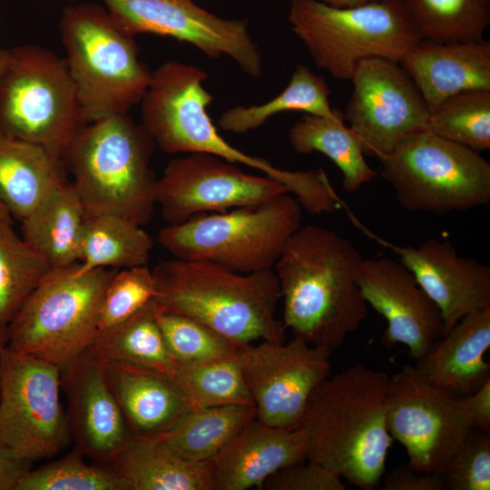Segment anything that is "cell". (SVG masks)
Listing matches in <instances>:
<instances>
[{"mask_svg":"<svg viewBox=\"0 0 490 490\" xmlns=\"http://www.w3.org/2000/svg\"><path fill=\"white\" fill-rule=\"evenodd\" d=\"M353 242L317 225L300 226L273 270L283 299V326L306 343L333 352L367 318Z\"/></svg>","mask_w":490,"mask_h":490,"instance_id":"obj_1","label":"cell"},{"mask_svg":"<svg viewBox=\"0 0 490 490\" xmlns=\"http://www.w3.org/2000/svg\"><path fill=\"white\" fill-rule=\"evenodd\" d=\"M389 377L357 363L313 392L299 425L307 460L363 490L380 485L394 439L386 418Z\"/></svg>","mask_w":490,"mask_h":490,"instance_id":"obj_2","label":"cell"},{"mask_svg":"<svg viewBox=\"0 0 490 490\" xmlns=\"http://www.w3.org/2000/svg\"><path fill=\"white\" fill-rule=\"evenodd\" d=\"M160 309L204 323L244 346L285 341L275 317L280 296L274 270L240 273L207 260L171 259L152 270Z\"/></svg>","mask_w":490,"mask_h":490,"instance_id":"obj_3","label":"cell"},{"mask_svg":"<svg viewBox=\"0 0 490 490\" xmlns=\"http://www.w3.org/2000/svg\"><path fill=\"white\" fill-rule=\"evenodd\" d=\"M155 146L128 113L98 119L80 130L63 162L86 218L113 214L141 227L151 221L158 180L151 168Z\"/></svg>","mask_w":490,"mask_h":490,"instance_id":"obj_4","label":"cell"},{"mask_svg":"<svg viewBox=\"0 0 490 490\" xmlns=\"http://www.w3.org/2000/svg\"><path fill=\"white\" fill-rule=\"evenodd\" d=\"M59 30L87 122L128 113L141 103L152 72L139 58L134 36L106 8L91 3L68 6Z\"/></svg>","mask_w":490,"mask_h":490,"instance_id":"obj_5","label":"cell"},{"mask_svg":"<svg viewBox=\"0 0 490 490\" xmlns=\"http://www.w3.org/2000/svg\"><path fill=\"white\" fill-rule=\"evenodd\" d=\"M302 207L289 192L263 203L202 213L162 229L158 241L173 258L207 260L240 273L273 270L301 226Z\"/></svg>","mask_w":490,"mask_h":490,"instance_id":"obj_6","label":"cell"},{"mask_svg":"<svg viewBox=\"0 0 490 490\" xmlns=\"http://www.w3.org/2000/svg\"><path fill=\"white\" fill-rule=\"evenodd\" d=\"M289 22L316 66L338 80H351L364 59L399 62L422 40L402 0L345 8L318 0H291Z\"/></svg>","mask_w":490,"mask_h":490,"instance_id":"obj_7","label":"cell"},{"mask_svg":"<svg viewBox=\"0 0 490 490\" xmlns=\"http://www.w3.org/2000/svg\"><path fill=\"white\" fill-rule=\"evenodd\" d=\"M207 77L202 69L177 61L152 72L140 103L142 124L155 145L170 154L201 152L247 165L280 181L289 193L300 194L307 184L305 171L279 169L238 150L218 132L207 112L213 101L203 86Z\"/></svg>","mask_w":490,"mask_h":490,"instance_id":"obj_8","label":"cell"},{"mask_svg":"<svg viewBox=\"0 0 490 490\" xmlns=\"http://www.w3.org/2000/svg\"><path fill=\"white\" fill-rule=\"evenodd\" d=\"M87 123L64 58L36 44L11 48L0 73V131L63 159Z\"/></svg>","mask_w":490,"mask_h":490,"instance_id":"obj_9","label":"cell"},{"mask_svg":"<svg viewBox=\"0 0 490 490\" xmlns=\"http://www.w3.org/2000/svg\"><path fill=\"white\" fill-rule=\"evenodd\" d=\"M78 262L52 269L7 325V346L60 368L90 345L104 292L117 269L78 274Z\"/></svg>","mask_w":490,"mask_h":490,"instance_id":"obj_10","label":"cell"},{"mask_svg":"<svg viewBox=\"0 0 490 490\" xmlns=\"http://www.w3.org/2000/svg\"><path fill=\"white\" fill-rule=\"evenodd\" d=\"M378 175L412 212L446 214L490 201V164L479 152L428 130L413 133L379 159Z\"/></svg>","mask_w":490,"mask_h":490,"instance_id":"obj_11","label":"cell"},{"mask_svg":"<svg viewBox=\"0 0 490 490\" xmlns=\"http://www.w3.org/2000/svg\"><path fill=\"white\" fill-rule=\"evenodd\" d=\"M60 367L5 346L0 350V440L32 462L71 439Z\"/></svg>","mask_w":490,"mask_h":490,"instance_id":"obj_12","label":"cell"},{"mask_svg":"<svg viewBox=\"0 0 490 490\" xmlns=\"http://www.w3.org/2000/svg\"><path fill=\"white\" fill-rule=\"evenodd\" d=\"M386 418L388 432L408 456V466L442 475L472 430L462 397L426 380L407 365L389 377Z\"/></svg>","mask_w":490,"mask_h":490,"instance_id":"obj_13","label":"cell"},{"mask_svg":"<svg viewBox=\"0 0 490 490\" xmlns=\"http://www.w3.org/2000/svg\"><path fill=\"white\" fill-rule=\"evenodd\" d=\"M330 356L296 337L242 346L238 359L256 418L273 427H298L313 392L331 375Z\"/></svg>","mask_w":490,"mask_h":490,"instance_id":"obj_14","label":"cell"},{"mask_svg":"<svg viewBox=\"0 0 490 490\" xmlns=\"http://www.w3.org/2000/svg\"><path fill=\"white\" fill-rule=\"evenodd\" d=\"M345 120L365 156L380 159L406 137L427 130L428 107L398 62L368 58L355 68Z\"/></svg>","mask_w":490,"mask_h":490,"instance_id":"obj_15","label":"cell"},{"mask_svg":"<svg viewBox=\"0 0 490 490\" xmlns=\"http://www.w3.org/2000/svg\"><path fill=\"white\" fill-rule=\"evenodd\" d=\"M129 34H152L189 43L206 56L231 58L251 77L262 74V53L245 19H225L192 0H103Z\"/></svg>","mask_w":490,"mask_h":490,"instance_id":"obj_16","label":"cell"},{"mask_svg":"<svg viewBox=\"0 0 490 490\" xmlns=\"http://www.w3.org/2000/svg\"><path fill=\"white\" fill-rule=\"evenodd\" d=\"M289 192L270 176L246 173L218 156L194 152L171 160L156 183V205L169 225L202 213L263 203Z\"/></svg>","mask_w":490,"mask_h":490,"instance_id":"obj_17","label":"cell"},{"mask_svg":"<svg viewBox=\"0 0 490 490\" xmlns=\"http://www.w3.org/2000/svg\"><path fill=\"white\" fill-rule=\"evenodd\" d=\"M357 282L368 305L387 322L381 336L387 348L404 344L417 359L443 337L439 309L400 261L363 259Z\"/></svg>","mask_w":490,"mask_h":490,"instance_id":"obj_18","label":"cell"},{"mask_svg":"<svg viewBox=\"0 0 490 490\" xmlns=\"http://www.w3.org/2000/svg\"><path fill=\"white\" fill-rule=\"evenodd\" d=\"M60 370L71 439L84 456L107 464L132 436L106 381L102 358L87 348Z\"/></svg>","mask_w":490,"mask_h":490,"instance_id":"obj_19","label":"cell"},{"mask_svg":"<svg viewBox=\"0 0 490 490\" xmlns=\"http://www.w3.org/2000/svg\"><path fill=\"white\" fill-rule=\"evenodd\" d=\"M391 248L439 309L443 336L463 317L490 307V268L460 256L451 241L432 238L418 247Z\"/></svg>","mask_w":490,"mask_h":490,"instance_id":"obj_20","label":"cell"},{"mask_svg":"<svg viewBox=\"0 0 490 490\" xmlns=\"http://www.w3.org/2000/svg\"><path fill=\"white\" fill-rule=\"evenodd\" d=\"M305 460V436L300 428L273 427L255 417L213 459V490L262 489L272 474Z\"/></svg>","mask_w":490,"mask_h":490,"instance_id":"obj_21","label":"cell"},{"mask_svg":"<svg viewBox=\"0 0 490 490\" xmlns=\"http://www.w3.org/2000/svg\"><path fill=\"white\" fill-rule=\"evenodd\" d=\"M398 63L416 85L430 114L451 95L490 90V41L485 39L456 43L422 39Z\"/></svg>","mask_w":490,"mask_h":490,"instance_id":"obj_22","label":"cell"},{"mask_svg":"<svg viewBox=\"0 0 490 490\" xmlns=\"http://www.w3.org/2000/svg\"><path fill=\"white\" fill-rule=\"evenodd\" d=\"M102 359L106 381L132 437L162 436L191 410L169 375L132 363Z\"/></svg>","mask_w":490,"mask_h":490,"instance_id":"obj_23","label":"cell"},{"mask_svg":"<svg viewBox=\"0 0 490 490\" xmlns=\"http://www.w3.org/2000/svg\"><path fill=\"white\" fill-rule=\"evenodd\" d=\"M490 307L463 317L414 366L435 387L456 397L490 380Z\"/></svg>","mask_w":490,"mask_h":490,"instance_id":"obj_24","label":"cell"},{"mask_svg":"<svg viewBox=\"0 0 490 490\" xmlns=\"http://www.w3.org/2000/svg\"><path fill=\"white\" fill-rule=\"evenodd\" d=\"M62 157L0 131V200L21 221L64 183Z\"/></svg>","mask_w":490,"mask_h":490,"instance_id":"obj_25","label":"cell"},{"mask_svg":"<svg viewBox=\"0 0 490 490\" xmlns=\"http://www.w3.org/2000/svg\"><path fill=\"white\" fill-rule=\"evenodd\" d=\"M107 464L129 490H213L212 462L186 460L160 436L132 437Z\"/></svg>","mask_w":490,"mask_h":490,"instance_id":"obj_26","label":"cell"},{"mask_svg":"<svg viewBox=\"0 0 490 490\" xmlns=\"http://www.w3.org/2000/svg\"><path fill=\"white\" fill-rule=\"evenodd\" d=\"M85 212L71 181L52 191L21 222L22 238L52 269L79 262Z\"/></svg>","mask_w":490,"mask_h":490,"instance_id":"obj_27","label":"cell"},{"mask_svg":"<svg viewBox=\"0 0 490 490\" xmlns=\"http://www.w3.org/2000/svg\"><path fill=\"white\" fill-rule=\"evenodd\" d=\"M289 140L299 154L318 152L328 157L343 174L342 186L354 192L378 175L363 152L359 139L335 109L329 116L304 114L289 130Z\"/></svg>","mask_w":490,"mask_h":490,"instance_id":"obj_28","label":"cell"},{"mask_svg":"<svg viewBox=\"0 0 490 490\" xmlns=\"http://www.w3.org/2000/svg\"><path fill=\"white\" fill-rule=\"evenodd\" d=\"M153 299L126 320L106 329L97 330L88 347L103 358L150 368L171 376L177 361L170 354Z\"/></svg>","mask_w":490,"mask_h":490,"instance_id":"obj_29","label":"cell"},{"mask_svg":"<svg viewBox=\"0 0 490 490\" xmlns=\"http://www.w3.org/2000/svg\"><path fill=\"white\" fill-rule=\"evenodd\" d=\"M152 247L142 227L125 218L113 214L86 218L76 272L146 266Z\"/></svg>","mask_w":490,"mask_h":490,"instance_id":"obj_30","label":"cell"},{"mask_svg":"<svg viewBox=\"0 0 490 490\" xmlns=\"http://www.w3.org/2000/svg\"><path fill=\"white\" fill-rule=\"evenodd\" d=\"M255 417L253 405H224L194 409L160 436L184 459L208 463L212 462L234 436Z\"/></svg>","mask_w":490,"mask_h":490,"instance_id":"obj_31","label":"cell"},{"mask_svg":"<svg viewBox=\"0 0 490 490\" xmlns=\"http://www.w3.org/2000/svg\"><path fill=\"white\" fill-rule=\"evenodd\" d=\"M330 90L325 79L307 65L295 68L287 87L269 102L250 106H235L224 111L218 126L225 132L244 133L263 125L269 118L280 113L300 111L308 114L329 116Z\"/></svg>","mask_w":490,"mask_h":490,"instance_id":"obj_32","label":"cell"},{"mask_svg":"<svg viewBox=\"0 0 490 490\" xmlns=\"http://www.w3.org/2000/svg\"><path fill=\"white\" fill-rule=\"evenodd\" d=\"M424 40L438 43L484 39L490 24V0H402Z\"/></svg>","mask_w":490,"mask_h":490,"instance_id":"obj_33","label":"cell"},{"mask_svg":"<svg viewBox=\"0 0 490 490\" xmlns=\"http://www.w3.org/2000/svg\"><path fill=\"white\" fill-rule=\"evenodd\" d=\"M52 268L14 230L0 222V322L6 326Z\"/></svg>","mask_w":490,"mask_h":490,"instance_id":"obj_34","label":"cell"},{"mask_svg":"<svg viewBox=\"0 0 490 490\" xmlns=\"http://www.w3.org/2000/svg\"><path fill=\"white\" fill-rule=\"evenodd\" d=\"M170 377L191 410L224 405L254 406L238 355L205 363L178 362Z\"/></svg>","mask_w":490,"mask_h":490,"instance_id":"obj_35","label":"cell"},{"mask_svg":"<svg viewBox=\"0 0 490 490\" xmlns=\"http://www.w3.org/2000/svg\"><path fill=\"white\" fill-rule=\"evenodd\" d=\"M427 130L476 152L490 149V90L471 89L446 98L430 114Z\"/></svg>","mask_w":490,"mask_h":490,"instance_id":"obj_36","label":"cell"},{"mask_svg":"<svg viewBox=\"0 0 490 490\" xmlns=\"http://www.w3.org/2000/svg\"><path fill=\"white\" fill-rule=\"evenodd\" d=\"M157 320L170 354L179 363L197 364L233 358L242 347L202 322L160 307Z\"/></svg>","mask_w":490,"mask_h":490,"instance_id":"obj_37","label":"cell"},{"mask_svg":"<svg viewBox=\"0 0 490 490\" xmlns=\"http://www.w3.org/2000/svg\"><path fill=\"white\" fill-rule=\"evenodd\" d=\"M16 490H129L108 464H88L76 447L51 463L31 469Z\"/></svg>","mask_w":490,"mask_h":490,"instance_id":"obj_38","label":"cell"},{"mask_svg":"<svg viewBox=\"0 0 490 490\" xmlns=\"http://www.w3.org/2000/svg\"><path fill=\"white\" fill-rule=\"evenodd\" d=\"M156 296L153 273L147 265L119 270L104 292L97 330L112 328L126 320Z\"/></svg>","mask_w":490,"mask_h":490,"instance_id":"obj_39","label":"cell"},{"mask_svg":"<svg viewBox=\"0 0 490 490\" xmlns=\"http://www.w3.org/2000/svg\"><path fill=\"white\" fill-rule=\"evenodd\" d=\"M443 477L446 488L451 490H489V433L471 430L452 457Z\"/></svg>","mask_w":490,"mask_h":490,"instance_id":"obj_40","label":"cell"},{"mask_svg":"<svg viewBox=\"0 0 490 490\" xmlns=\"http://www.w3.org/2000/svg\"><path fill=\"white\" fill-rule=\"evenodd\" d=\"M267 490H345L342 478L324 466L310 460L285 466L269 476Z\"/></svg>","mask_w":490,"mask_h":490,"instance_id":"obj_41","label":"cell"},{"mask_svg":"<svg viewBox=\"0 0 490 490\" xmlns=\"http://www.w3.org/2000/svg\"><path fill=\"white\" fill-rule=\"evenodd\" d=\"M383 490H443L442 475L418 472L408 465L396 466L380 482ZM379 485V486H380Z\"/></svg>","mask_w":490,"mask_h":490,"instance_id":"obj_42","label":"cell"},{"mask_svg":"<svg viewBox=\"0 0 490 490\" xmlns=\"http://www.w3.org/2000/svg\"><path fill=\"white\" fill-rule=\"evenodd\" d=\"M33 462L21 457L0 440V490H16Z\"/></svg>","mask_w":490,"mask_h":490,"instance_id":"obj_43","label":"cell"},{"mask_svg":"<svg viewBox=\"0 0 490 490\" xmlns=\"http://www.w3.org/2000/svg\"><path fill=\"white\" fill-rule=\"evenodd\" d=\"M470 426L481 432L490 430V380L474 393L462 397Z\"/></svg>","mask_w":490,"mask_h":490,"instance_id":"obj_44","label":"cell"},{"mask_svg":"<svg viewBox=\"0 0 490 490\" xmlns=\"http://www.w3.org/2000/svg\"><path fill=\"white\" fill-rule=\"evenodd\" d=\"M330 6L345 8V7H355L358 5H363L374 2H379L383 0H318Z\"/></svg>","mask_w":490,"mask_h":490,"instance_id":"obj_45","label":"cell"},{"mask_svg":"<svg viewBox=\"0 0 490 490\" xmlns=\"http://www.w3.org/2000/svg\"><path fill=\"white\" fill-rule=\"evenodd\" d=\"M11 56V48H0V73L9 62Z\"/></svg>","mask_w":490,"mask_h":490,"instance_id":"obj_46","label":"cell"},{"mask_svg":"<svg viewBox=\"0 0 490 490\" xmlns=\"http://www.w3.org/2000/svg\"><path fill=\"white\" fill-rule=\"evenodd\" d=\"M1 221H8L14 223V218L12 217L10 211L4 204V202L0 200V222Z\"/></svg>","mask_w":490,"mask_h":490,"instance_id":"obj_47","label":"cell"},{"mask_svg":"<svg viewBox=\"0 0 490 490\" xmlns=\"http://www.w3.org/2000/svg\"><path fill=\"white\" fill-rule=\"evenodd\" d=\"M8 343V331L7 327L4 326L0 322V350L7 346Z\"/></svg>","mask_w":490,"mask_h":490,"instance_id":"obj_48","label":"cell"},{"mask_svg":"<svg viewBox=\"0 0 490 490\" xmlns=\"http://www.w3.org/2000/svg\"><path fill=\"white\" fill-rule=\"evenodd\" d=\"M67 1H74V0H67Z\"/></svg>","mask_w":490,"mask_h":490,"instance_id":"obj_49","label":"cell"}]
</instances>
